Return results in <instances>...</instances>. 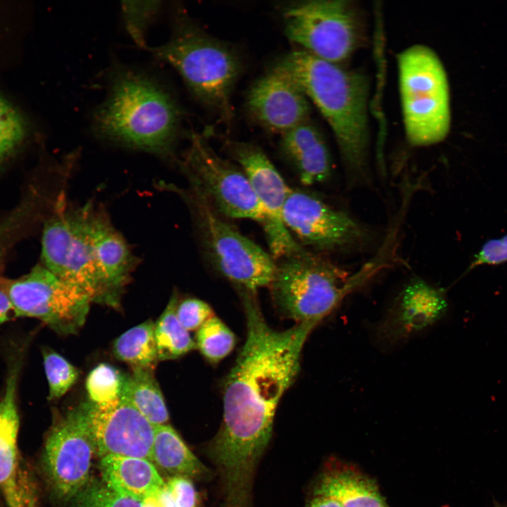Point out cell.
I'll return each mask as SVG.
<instances>
[{
    "instance_id": "obj_15",
    "label": "cell",
    "mask_w": 507,
    "mask_h": 507,
    "mask_svg": "<svg viewBox=\"0 0 507 507\" xmlns=\"http://www.w3.org/2000/svg\"><path fill=\"white\" fill-rule=\"evenodd\" d=\"M79 406L101 458L116 455L151 461L154 425L125 396L108 406H98L89 401Z\"/></svg>"
},
{
    "instance_id": "obj_24",
    "label": "cell",
    "mask_w": 507,
    "mask_h": 507,
    "mask_svg": "<svg viewBox=\"0 0 507 507\" xmlns=\"http://www.w3.org/2000/svg\"><path fill=\"white\" fill-rule=\"evenodd\" d=\"M177 303L178 298L175 293L155 323L154 334L158 361L176 359L196 349L195 341L177 317Z\"/></svg>"
},
{
    "instance_id": "obj_27",
    "label": "cell",
    "mask_w": 507,
    "mask_h": 507,
    "mask_svg": "<svg viewBox=\"0 0 507 507\" xmlns=\"http://www.w3.org/2000/svg\"><path fill=\"white\" fill-rule=\"evenodd\" d=\"M195 342L201 354L215 363L232 351L235 336L220 319L214 315L197 330Z\"/></svg>"
},
{
    "instance_id": "obj_20",
    "label": "cell",
    "mask_w": 507,
    "mask_h": 507,
    "mask_svg": "<svg viewBox=\"0 0 507 507\" xmlns=\"http://www.w3.org/2000/svg\"><path fill=\"white\" fill-rule=\"evenodd\" d=\"M314 493L332 498L344 507H387L373 479L339 461H334L321 475Z\"/></svg>"
},
{
    "instance_id": "obj_30",
    "label": "cell",
    "mask_w": 507,
    "mask_h": 507,
    "mask_svg": "<svg viewBox=\"0 0 507 507\" xmlns=\"http://www.w3.org/2000/svg\"><path fill=\"white\" fill-rule=\"evenodd\" d=\"M160 1H122L121 9L126 29L135 44L146 49L145 34L162 7Z\"/></svg>"
},
{
    "instance_id": "obj_38",
    "label": "cell",
    "mask_w": 507,
    "mask_h": 507,
    "mask_svg": "<svg viewBox=\"0 0 507 507\" xmlns=\"http://www.w3.org/2000/svg\"><path fill=\"white\" fill-rule=\"evenodd\" d=\"M142 507H158L154 496H150L142 501Z\"/></svg>"
},
{
    "instance_id": "obj_39",
    "label": "cell",
    "mask_w": 507,
    "mask_h": 507,
    "mask_svg": "<svg viewBox=\"0 0 507 507\" xmlns=\"http://www.w3.org/2000/svg\"><path fill=\"white\" fill-rule=\"evenodd\" d=\"M495 506H496V507H507V506L501 505V504H499V503H495Z\"/></svg>"
},
{
    "instance_id": "obj_9",
    "label": "cell",
    "mask_w": 507,
    "mask_h": 507,
    "mask_svg": "<svg viewBox=\"0 0 507 507\" xmlns=\"http://www.w3.org/2000/svg\"><path fill=\"white\" fill-rule=\"evenodd\" d=\"M284 18L288 39L325 61L341 64L362 42L361 18L350 1L298 2L285 10Z\"/></svg>"
},
{
    "instance_id": "obj_29",
    "label": "cell",
    "mask_w": 507,
    "mask_h": 507,
    "mask_svg": "<svg viewBox=\"0 0 507 507\" xmlns=\"http://www.w3.org/2000/svg\"><path fill=\"white\" fill-rule=\"evenodd\" d=\"M43 363L49 385V399L62 397L75 383L79 370L51 349H42Z\"/></svg>"
},
{
    "instance_id": "obj_2",
    "label": "cell",
    "mask_w": 507,
    "mask_h": 507,
    "mask_svg": "<svg viewBox=\"0 0 507 507\" xmlns=\"http://www.w3.org/2000/svg\"><path fill=\"white\" fill-rule=\"evenodd\" d=\"M60 208L44 226L42 265L92 302L117 306L134 265L124 238L92 204Z\"/></svg>"
},
{
    "instance_id": "obj_25",
    "label": "cell",
    "mask_w": 507,
    "mask_h": 507,
    "mask_svg": "<svg viewBox=\"0 0 507 507\" xmlns=\"http://www.w3.org/2000/svg\"><path fill=\"white\" fill-rule=\"evenodd\" d=\"M154 327L148 320L122 334L113 343L114 356L132 368L154 369L158 361Z\"/></svg>"
},
{
    "instance_id": "obj_11",
    "label": "cell",
    "mask_w": 507,
    "mask_h": 507,
    "mask_svg": "<svg viewBox=\"0 0 507 507\" xmlns=\"http://www.w3.org/2000/svg\"><path fill=\"white\" fill-rule=\"evenodd\" d=\"M190 141L182 167L191 189L219 215L252 220L263 226V213L242 170L220 157L202 136L192 134Z\"/></svg>"
},
{
    "instance_id": "obj_21",
    "label": "cell",
    "mask_w": 507,
    "mask_h": 507,
    "mask_svg": "<svg viewBox=\"0 0 507 507\" xmlns=\"http://www.w3.org/2000/svg\"><path fill=\"white\" fill-rule=\"evenodd\" d=\"M103 482L118 492L142 502L165 486L149 460L116 455L101 458Z\"/></svg>"
},
{
    "instance_id": "obj_16",
    "label": "cell",
    "mask_w": 507,
    "mask_h": 507,
    "mask_svg": "<svg viewBox=\"0 0 507 507\" xmlns=\"http://www.w3.org/2000/svg\"><path fill=\"white\" fill-rule=\"evenodd\" d=\"M23 355L21 351L9 360L0 399V492L8 507H35L36 503L35 490L21 466L18 446L17 391Z\"/></svg>"
},
{
    "instance_id": "obj_26",
    "label": "cell",
    "mask_w": 507,
    "mask_h": 507,
    "mask_svg": "<svg viewBox=\"0 0 507 507\" xmlns=\"http://www.w3.org/2000/svg\"><path fill=\"white\" fill-rule=\"evenodd\" d=\"M124 380L125 375L113 366L99 364L86 380L89 401L101 407L117 403L122 396Z\"/></svg>"
},
{
    "instance_id": "obj_13",
    "label": "cell",
    "mask_w": 507,
    "mask_h": 507,
    "mask_svg": "<svg viewBox=\"0 0 507 507\" xmlns=\"http://www.w3.org/2000/svg\"><path fill=\"white\" fill-rule=\"evenodd\" d=\"M283 221L303 245L321 251L352 250L368 238L365 228L349 215L301 189H291Z\"/></svg>"
},
{
    "instance_id": "obj_6",
    "label": "cell",
    "mask_w": 507,
    "mask_h": 507,
    "mask_svg": "<svg viewBox=\"0 0 507 507\" xmlns=\"http://www.w3.org/2000/svg\"><path fill=\"white\" fill-rule=\"evenodd\" d=\"M174 28L166 43L146 49L174 68L199 101L230 120L231 94L242 70L237 54L184 21Z\"/></svg>"
},
{
    "instance_id": "obj_23",
    "label": "cell",
    "mask_w": 507,
    "mask_h": 507,
    "mask_svg": "<svg viewBox=\"0 0 507 507\" xmlns=\"http://www.w3.org/2000/svg\"><path fill=\"white\" fill-rule=\"evenodd\" d=\"M122 395L152 425L167 424L169 414L154 369L132 368L125 375Z\"/></svg>"
},
{
    "instance_id": "obj_5",
    "label": "cell",
    "mask_w": 507,
    "mask_h": 507,
    "mask_svg": "<svg viewBox=\"0 0 507 507\" xmlns=\"http://www.w3.org/2000/svg\"><path fill=\"white\" fill-rule=\"evenodd\" d=\"M280 260L269 287L278 311L296 323L318 324L347 295L389 265L379 254L351 274L306 249Z\"/></svg>"
},
{
    "instance_id": "obj_28",
    "label": "cell",
    "mask_w": 507,
    "mask_h": 507,
    "mask_svg": "<svg viewBox=\"0 0 507 507\" xmlns=\"http://www.w3.org/2000/svg\"><path fill=\"white\" fill-rule=\"evenodd\" d=\"M27 130L23 115L0 95V170L20 146Z\"/></svg>"
},
{
    "instance_id": "obj_8",
    "label": "cell",
    "mask_w": 507,
    "mask_h": 507,
    "mask_svg": "<svg viewBox=\"0 0 507 507\" xmlns=\"http://www.w3.org/2000/svg\"><path fill=\"white\" fill-rule=\"evenodd\" d=\"M192 209L204 250L220 273L242 289L269 287L276 263L260 246L233 228L198 192L184 195Z\"/></svg>"
},
{
    "instance_id": "obj_10",
    "label": "cell",
    "mask_w": 507,
    "mask_h": 507,
    "mask_svg": "<svg viewBox=\"0 0 507 507\" xmlns=\"http://www.w3.org/2000/svg\"><path fill=\"white\" fill-rule=\"evenodd\" d=\"M0 289L15 315L39 319L61 334H73L84 325L90 303L82 290L42 264L16 279L0 276Z\"/></svg>"
},
{
    "instance_id": "obj_37",
    "label": "cell",
    "mask_w": 507,
    "mask_h": 507,
    "mask_svg": "<svg viewBox=\"0 0 507 507\" xmlns=\"http://www.w3.org/2000/svg\"><path fill=\"white\" fill-rule=\"evenodd\" d=\"M310 507H344L337 501L327 496H316L311 502Z\"/></svg>"
},
{
    "instance_id": "obj_7",
    "label": "cell",
    "mask_w": 507,
    "mask_h": 507,
    "mask_svg": "<svg viewBox=\"0 0 507 507\" xmlns=\"http://www.w3.org/2000/svg\"><path fill=\"white\" fill-rule=\"evenodd\" d=\"M400 103L405 136L415 147L442 142L451 126L450 94L445 68L437 53L414 44L397 55Z\"/></svg>"
},
{
    "instance_id": "obj_4",
    "label": "cell",
    "mask_w": 507,
    "mask_h": 507,
    "mask_svg": "<svg viewBox=\"0 0 507 507\" xmlns=\"http://www.w3.org/2000/svg\"><path fill=\"white\" fill-rule=\"evenodd\" d=\"M108 95L92 120L96 135L158 156L173 151L180 111L174 97L146 74L120 68L112 75Z\"/></svg>"
},
{
    "instance_id": "obj_17",
    "label": "cell",
    "mask_w": 507,
    "mask_h": 507,
    "mask_svg": "<svg viewBox=\"0 0 507 507\" xmlns=\"http://www.w3.org/2000/svg\"><path fill=\"white\" fill-rule=\"evenodd\" d=\"M246 104L254 120L281 135L308 121L311 112L303 90L277 64L252 85Z\"/></svg>"
},
{
    "instance_id": "obj_14",
    "label": "cell",
    "mask_w": 507,
    "mask_h": 507,
    "mask_svg": "<svg viewBox=\"0 0 507 507\" xmlns=\"http://www.w3.org/2000/svg\"><path fill=\"white\" fill-rule=\"evenodd\" d=\"M233 157L248 178L264 215L263 225L274 258L298 254L306 249L297 243L283 221V208L291 190L276 168L258 147L252 144H230Z\"/></svg>"
},
{
    "instance_id": "obj_1",
    "label": "cell",
    "mask_w": 507,
    "mask_h": 507,
    "mask_svg": "<svg viewBox=\"0 0 507 507\" xmlns=\"http://www.w3.org/2000/svg\"><path fill=\"white\" fill-rule=\"evenodd\" d=\"M246 337L223 387V418L211 454L234 478L251 476L268 444L277 405L296 377L304 344L317 323L280 331L265 321L256 292L242 290Z\"/></svg>"
},
{
    "instance_id": "obj_35",
    "label": "cell",
    "mask_w": 507,
    "mask_h": 507,
    "mask_svg": "<svg viewBox=\"0 0 507 507\" xmlns=\"http://www.w3.org/2000/svg\"><path fill=\"white\" fill-rule=\"evenodd\" d=\"M11 312L13 313L11 303L5 293L0 289V325L10 319Z\"/></svg>"
},
{
    "instance_id": "obj_31",
    "label": "cell",
    "mask_w": 507,
    "mask_h": 507,
    "mask_svg": "<svg viewBox=\"0 0 507 507\" xmlns=\"http://www.w3.org/2000/svg\"><path fill=\"white\" fill-rule=\"evenodd\" d=\"M73 499L77 507H142V502L98 481L89 480Z\"/></svg>"
},
{
    "instance_id": "obj_19",
    "label": "cell",
    "mask_w": 507,
    "mask_h": 507,
    "mask_svg": "<svg viewBox=\"0 0 507 507\" xmlns=\"http://www.w3.org/2000/svg\"><path fill=\"white\" fill-rule=\"evenodd\" d=\"M280 146L303 184L321 183L331 176L332 162L326 142L309 121L282 134Z\"/></svg>"
},
{
    "instance_id": "obj_32",
    "label": "cell",
    "mask_w": 507,
    "mask_h": 507,
    "mask_svg": "<svg viewBox=\"0 0 507 507\" xmlns=\"http://www.w3.org/2000/svg\"><path fill=\"white\" fill-rule=\"evenodd\" d=\"M176 315L182 325L188 331L198 330L207 320L214 316L211 306L195 298L185 299L177 303Z\"/></svg>"
},
{
    "instance_id": "obj_18",
    "label": "cell",
    "mask_w": 507,
    "mask_h": 507,
    "mask_svg": "<svg viewBox=\"0 0 507 507\" xmlns=\"http://www.w3.org/2000/svg\"><path fill=\"white\" fill-rule=\"evenodd\" d=\"M449 311L444 290L420 278L401 290L377 329L380 339L394 344L417 334L442 320Z\"/></svg>"
},
{
    "instance_id": "obj_22",
    "label": "cell",
    "mask_w": 507,
    "mask_h": 507,
    "mask_svg": "<svg viewBox=\"0 0 507 507\" xmlns=\"http://www.w3.org/2000/svg\"><path fill=\"white\" fill-rule=\"evenodd\" d=\"M151 462L172 476L190 478L208 472L176 430L168 424L154 425Z\"/></svg>"
},
{
    "instance_id": "obj_33",
    "label": "cell",
    "mask_w": 507,
    "mask_h": 507,
    "mask_svg": "<svg viewBox=\"0 0 507 507\" xmlns=\"http://www.w3.org/2000/svg\"><path fill=\"white\" fill-rule=\"evenodd\" d=\"M505 262H507V235L490 239L484 243L474 255L468 270L482 265H494Z\"/></svg>"
},
{
    "instance_id": "obj_12",
    "label": "cell",
    "mask_w": 507,
    "mask_h": 507,
    "mask_svg": "<svg viewBox=\"0 0 507 507\" xmlns=\"http://www.w3.org/2000/svg\"><path fill=\"white\" fill-rule=\"evenodd\" d=\"M94 453V438L80 406L56 418L46 439L43 465L59 499H73L87 485Z\"/></svg>"
},
{
    "instance_id": "obj_3",
    "label": "cell",
    "mask_w": 507,
    "mask_h": 507,
    "mask_svg": "<svg viewBox=\"0 0 507 507\" xmlns=\"http://www.w3.org/2000/svg\"><path fill=\"white\" fill-rule=\"evenodd\" d=\"M318 109L335 138L349 182L368 178L369 85L364 75L294 51L277 63Z\"/></svg>"
},
{
    "instance_id": "obj_34",
    "label": "cell",
    "mask_w": 507,
    "mask_h": 507,
    "mask_svg": "<svg viewBox=\"0 0 507 507\" xmlns=\"http://www.w3.org/2000/svg\"><path fill=\"white\" fill-rule=\"evenodd\" d=\"M165 487L177 507H196L197 493L190 478L180 475L171 476L165 482Z\"/></svg>"
},
{
    "instance_id": "obj_36",
    "label": "cell",
    "mask_w": 507,
    "mask_h": 507,
    "mask_svg": "<svg viewBox=\"0 0 507 507\" xmlns=\"http://www.w3.org/2000/svg\"><path fill=\"white\" fill-rule=\"evenodd\" d=\"M154 496L158 507H177L172 495L165 486Z\"/></svg>"
}]
</instances>
